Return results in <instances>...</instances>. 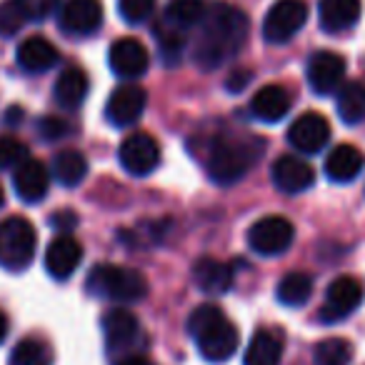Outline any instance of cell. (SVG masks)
<instances>
[{"mask_svg": "<svg viewBox=\"0 0 365 365\" xmlns=\"http://www.w3.org/2000/svg\"><path fill=\"white\" fill-rule=\"evenodd\" d=\"M250 33V21L240 8L215 3L205 11L193 43V61L200 71H218L243 51Z\"/></svg>", "mask_w": 365, "mask_h": 365, "instance_id": "6da1fadb", "label": "cell"}, {"mask_svg": "<svg viewBox=\"0 0 365 365\" xmlns=\"http://www.w3.org/2000/svg\"><path fill=\"white\" fill-rule=\"evenodd\" d=\"M188 333L198 345V353L208 363H225L240 345V333L225 313L213 303H203L190 313Z\"/></svg>", "mask_w": 365, "mask_h": 365, "instance_id": "7a4b0ae2", "label": "cell"}, {"mask_svg": "<svg viewBox=\"0 0 365 365\" xmlns=\"http://www.w3.org/2000/svg\"><path fill=\"white\" fill-rule=\"evenodd\" d=\"M260 155H263V140L260 138L218 135L208 145L205 170H208L210 180L228 188L260 160Z\"/></svg>", "mask_w": 365, "mask_h": 365, "instance_id": "3957f363", "label": "cell"}, {"mask_svg": "<svg viewBox=\"0 0 365 365\" xmlns=\"http://www.w3.org/2000/svg\"><path fill=\"white\" fill-rule=\"evenodd\" d=\"M205 11L208 6L203 0H170L168 3L163 18L155 23V38L165 63H178L182 48L188 43L190 31L200 26Z\"/></svg>", "mask_w": 365, "mask_h": 365, "instance_id": "277c9868", "label": "cell"}, {"mask_svg": "<svg viewBox=\"0 0 365 365\" xmlns=\"http://www.w3.org/2000/svg\"><path fill=\"white\" fill-rule=\"evenodd\" d=\"M86 288L96 298L113 303H138L148 295V280L135 268H123L115 263H101L88 273Z\"/></svg>", "mask_w": 365, "mask_h": 365, "instance_id": "5b68a950", "label": "cell"}, {"mask_svg": "<svg viewBox=\"0 0 365 365\" xmlns=\"http://www.w3.org/2000/svg\"><path fill=\"white\" fill-rule=\"evenodd\" d=\"M38 233L33 223L23 215H11L0 220V268L26 270L36 258Z\"/></svg>", "mask_w": 365, "mask_h": 365, "instance_id": "8992f818", "label": "cell"}, {"mask_svg": "<svg viewBox=\"0 0 365 365\" xmlns=\"http://www.w3.org/2000/svg\"><path fill=\"white\" fill-rule=\"evenodd\" d=\"M101 325H103V335H106L108 353L113 355V360H120L125 355H135L138 345L145 343L140 330V320L128 308H110L103 315Z\"/></svg>", "mask_w": 365, "mask_h": 365, "instance_id": "52a82bcc", "label": "cell"}, {"mask_svg": "<svg viewBox=\"0 0 365 365\" xmlns=\"http://www.w3.org/2000/svg\"><path fill=\"white\" fill-rule=\"evenodd\" d=\"M308 21V3L305 0H275L263 21V38L270 46H283Z\"/></svg>", "mask_w": 365, "mask_h": 365, "instance_id": "ba28073f", "label": "cell"}, {"mask_svg": "<svg viewBox=\"0 0 365 365\" xmlns=\"http://www.w3.org/2000/svg\"><path fill=\"white\" fill-rule=\"evenodd\" d=\"M363 298H365V288L358 278H353V275H340V278H335L333 283L328 285V290H325V303L318 313L320 323L333 325V323L345 320L348 315H353L355 310L360 308Z\"/></svg>", "mask_w": 365, "mask_h": 365, "instance_id": "9c48e42d", "label": "cell"}, {"mask_svg": "<svg viewBox=\"0 0 365 365\" xmlns=\"http://www.w3.org/2000/svg\"><path fill=\"white\" fill-rule=\"evenodd\" d=\"M295 228L288 218L283 215H265V218L255 220L248 230V245L258 255H283L285 250L293 245Z\"/></svg>", "mask_w": 365, "mask_h": 365, "instance_id": "30bf717a", "label": "cell"}, {"mask_svg": "<svg viewBox=\"0 0 365 365\" xmlns=\"http://www.w3.org/2000/svg\"><path fill=\"white\" fill-rule=\"evenodd\" d=\"M160 145L150 133H130L118 148V160L123 170L135 178H145L160 165Z\"/></svg>", "mask_w": 365, "mask_h": 365, "instance_id": "8fae6325", "label": "cell"}, {"mask_svg": "<svg viewBox=\"0 0 365 365\" xmlns=\"http://www.w3.org/2000/svg\"><path fill=\"white\" fill-rule=\"evenodd\" d=\"M308 86L313 88L315 96H330L345 81V58L333 51H318L310 56L308 68H305Z\"/></svg>", "mask_w": 365, "mask_h": 365, "instance_id": "7c38bea8", "label": "cell"}, {"mask_svg": "<svg viewBox=\"0 0 365 365\" xmlns=\"http://www.w3.org/2000/svg\"><path fill=\"white\" fill-rule=\"evenodd\" d=\"M330 140V123L320 113H303L300 118H295L293 125L288 128V143L298 153L313 155L320 153Z\"/></svg>", "mask_w": 365, "mask_h": 365, "instance_id": "4fadbf2b", "label": "cell"}, {"mask_svg": "<svg viewBox=\"0 0 365 365\" xmlns=\"http://www.w3.org/2000/svg\"><path fill=\"white\" fill-rule=\"evenodd\" d=\"M108 66L118 78L133 81V78H140L148 73L150 56L138 38H118L108 51Z\"/></svg>", "mask_w": 365, "mask_h": 365, "instance_id": "5bb4252c", "label": "cell"}, {"mask_svg": "<svg viewBox=\"0 0 365 365\" xmlns=\"http://www.w3.org/2000/svg\"><path fill=\"white\" fill-rule=\"evenodd\" d=\"M148 106V93L140 86H120L110 93L106 106V118L115 128H130L133 123L140 120Z\"/></svg>", "mask_w": 365, "mask_h": 365, "instance_id": "9a60e30c", "label": "cell"}, {"mask_svg": "<svg viewBox=\"0 0 365 365\" xmlns=\"http://www.w3.org/2000/svg\"><path fill=\"white\" fill-rule=\"evenodd\" d=\"M270 180L280 193L298 195L305 193L315 182V170L308 160L298 155H280L270 168Z\"/></svg>", "mask_w": 365, "mask_h": 365, "instance_id": "2e32d148", "label": "cell"}, {"mask_svg": "<svg viewBox=\"0 0 365 365\" xmlns=\"http://www.w3.org/2000/svg\"><path fill=\"white\" fill-rule=\"evenodd\" d=\"M13 188L23 203H41L51 188V173H48L46 163L31 155L18 163L16 173H13Z\"/></svg>", "mask_w": 365, "mask_h": 365, "instance_id": "e0dca14e", "label": "cell"}, {"mask_svg": "<svg viewBox=\"0 0 365 365\" xmlns=\"http://www.w3.org/2000/svg\"><path fill=\"white\" fill-rule=\"evenodd\" d=\"M61 31L68 36H93L103 26L101 0H68L61 8Z\"/></svg>", "mask_w": 365, "mask_h": 365, "instance_id": "ac0fdd59", "label": "cell"}, {"mask_svg": "<svg viewBox=\"0 0 365 365\" xmlns=\"http://www.w3.org/2000/svg\"><path fill=\"white\" fill-rule=\"evenodd\" d=\"M81 260H83V245L68 233L51 240V245L46 250V270L56 280L71 278L78 270V265H81Z\"/></svg>", "mask_w": 365, "mask_h": 365, "instance_id": "d6986e66", "label": "cell"}, {"mask_svg": "<svg viewBox=\"0 0 365 365\" xmlns=\"http://www.w3.org/2000/svg\"><path fill=\"white\" fill-rule=\"evenodd\" d=\"M365 168V155L360 148L350 145V143H340L325 158V178L333 182H350L360 175Z\"/></svg>", "mask_w": 365, "mask_h": 365, "instance_id": "ffe728a7", "label": "cell"}, {"mask_svg": "<svg viewBox=\"0 0 365 365\" xmlns=\"http://www.w3.org/2000/svg\"><path fill=\"white\" fill-rule=\"evenodd\" d=\"M18 66L26 73H46L61 61V53L53 46L48 38L43 36H31L18 46Z\"/></svg>", "mask_w": 365, "mask_h": 365, "instance_id": "44dd1931", "label": "cell"}, {"mask_svg": "<svg viewBox=\"0 0 365 365\" xmlns=\"http://www.w3.org/2000/svg\"><path fill=\"white\" fill-rule=\"evenodd\" d=\"M283 333L275 328H260L253 333L243 355V365H280L283 360Z\"/></svg>", "mask_w": 365, "mask_h": 365, "instance_id": "7402d4cb", "label": "cell"}, {"mask_svg": "<svg viewBox=\"0 0 365 365\" xmlns=\"http://www.w3.org/2000/svg\"><path fill=\"white\" fill-rule=\"evenodd\" d=\"M290 110V96L283 86H265L250 98V115L260 123H280Z\"/></svg>", "mask_w": 365, "mask_h": 365, "instance_id": "603a6c76", "label": "cell"}, {"mask_svg": "<svg viewBox=\"0 0 365 365\" xmlns=\"http://www.w3.org/2000/svg\"><path fill=\"white\" fill-rule=\"evenodd\" d=\"M360 0H320L318 18L320 28L325 33H345L358 23L360 18Z\"/></svg>", "mask_w": 365, "mask_h": 365, "instance_id": "cb8c5ba5", "label": "cell"}, {"mask_svg": "<svg viewBox=\"0 0 365 365\" xmlns=\"http://www.w3.org/2000/svg\"><path fill=\"white\" fill-rule=\"evenodd\" d=\"M193 280L203 293L223 295L233 288V268L215 258H198L193 265Z\"/></svg>", "mask_w": 365, "mask_h": 365, "instance_id": "d4e9b609", "label": "cell"}, {"mask_svg": "<svg viewBox=\"0 0 365 365\" xmlns=\"http://www.w3.org/2000/svg\"><path fill=\"white\" fill-rule=\"evenodd\" d=\"M88 91H91V83H88V76L83 68H66V71L58 76L56 88H53V96H56V103L66 110H78L83 106V101L88 98Z\"/></svg>", "mask_w": 365, "mask_h": 365, "instance_id": "484cf974", "label": "cell"}, {"mask_svg": "<svg viewBox=\"0 0 365 365\" xmlns=\"http://www.w3.org/2000/svg\"><path fill=\"white\" fill-rule=\"evenodd\" d=\"M335 108L345 125H358L365 118V86L360 81L343 83L335 96Z\"/></svg>", "mask_w": 365, "mask_h": 365, "instance_id": "4316f807", "label": "cell"}, {"mask_svg": "<svg viewBox=\"0 0 365 365\" xmlns=\"http://www.w3.org/2000/svg\"><path fill=\"white\" fill-rule=\"evenodd\" d=\"M56 355L46 338L41 335H28V338L18 340L16 348L11 350L8 365H53Z\"/></svg>", "mask_w": 365, "mask_h": 365, "instance_id": "83f0119b", "label": "cell"}, {"mask_svg": "<svg viewBox=\"0 0 365 365\" xmlns=\"http://www.w3.org/2000/svg\"><path fill=\"white\" fill-rule=\"evenodd\" d=\"M53 175H56V180L61 182V185H66V188L81 185L88 175L86 155L78 150H71V148H68V150H61L56 158H53Z\"/></svg>", "mask_w": 365, "mask_h": 365, "instance_id": "f1b7e54d", "label": "cell"}, {"mask_svg": "<svg viewBox=\"0 0 365 365\" xmlns=\"http://www.w3.org/2000/svg\"><path fill=\"white\" fill-rule=\"evenodd\" d=\"M310 295H313V278L308 273H288L275 288V298L285 308H303Z\"/></svg>", "mask_w": 365, "mask_h": 365, "instance_id": "f546056e", "label": "cell"}, {"mask_svg": "<svg viewBox=\"0 0 365 365\" xmlns=\"http://www.w3.org/2000/svg\"><path fill=\"white\" fill-rule=\"evenodd\" d=\"M315 365H348L353 360V343L345 338H325L313 350Z\"/></svg>", "mask_w": 365, "mask_h": 365, "instance_id": "4dcf8cb0", "label": "cell"}, {"mask_svg": "<svg viewBox=\"0 0 365 365\" xmlns=\"http://www.w3.org/2000/svg\"><path fill=\"white\" fill-rule=\"evenodd\" d=\"M155 11V0H118V13L130 26H140Z\"/></svg>", "mask_w": 365, "mask_h": 365, "instance_id": "1f68e13d", "label": "cell"}, {"mask_svg": "<svg viewBox=\"0 0 365 365\" xmlns=\"http://www.w3.org/2000/svg\"><path fill=\"white\" fill-rule=\"evenodd\" d=\"M26 23H28L26 16L21 13L16 0H3V3H0V36L13 38Z\"/></svg>", "mask_w": 365, "mask_h": 365, "instance_id": "d6a6232c", "label": "cell"}, {"mask_svg": "<svg viewBox=\"0 0 365 365\" xmlns=\"http://www.w3.org/2000/svg\"><path fill=\"white\" fill-rule=\"evenodd\" d=\"M28 158V148L23 140L13 135L0 138V170H11L18 163H23Z\"/></svg>", "mask_w": 365, "mask_h": 365, "instance_id": "836d02e7", "label": "cell"}, {"mask_svg": "<svg viewBox=\"0 0 365 365\" xmlns=\"http://www.w3.org/2000/svg\"><path fill=\"white\" fill-rule=\"evenodd\" d=\"M21 13L26 16V21H46L53 16V11L58 8V0H16Z\"/></svg>", "mask_w": 365, "mask_h": 365, "instance_id": "e575fe53", "label": "cell"}, {"mask_svg": "<svg viewBox=\"0 0 365 365\" xmlns=\"http://www.w3.org/2000/svg\"><path fill=\"white\" fill-rule=\"evenodd\" d=\"M38 133H41L43 140H58V138L68 135V123L61 120V118L46 115V118H41V123H38Z\"/></svg>", "mask_w": 365, "mask_h": 365, "instance_id": "d590c367", "label": "cell"}, {"mask_svg": "<svg viewBox=\"0 0 365 365\" xmlns=\"http://www.w3.org/2000/svg\"><path fill=\"white\" fill-rule=\"evenodd\" d=\"M250 81H253V73L245 71V68H235V71L228 76V81H225V88H228L230 93H240L248 88Z\"/></svg>", "mask_w": 365, "mask_h": 365, "instance_id": "8d00e7d4", "label": "cell"}, {"mask_svg": "<svg viewBox=\"0 0 365 365\" xmlns=\"http://www.w3.org/2000/svg\"><path fill=\"white\" fill-rule=\"evenodd\" d=\"M53 225H56V228L58 230H73V228H76V223H78V218H76V215H73V213H68V210H66V213H58V215H53Z\"/></svg>", "mask_w": 365, "mask_h": 365, "instance_id": "74e56055", "label": "cell"}, {"mask_svg": "<svg viewBox=\"0 0 365 365\" xmlns=\"http://www.w3.org/2000/svg\"><path fill=\"white\" fill-rule=\"evenodd\" d=\"M115 365H155L150 358H145L143 353H135V355H125V358L115 360Z\"/></svg>", "mask_w": 365, "mask_h": 365, "instance_id": "f35d334b", "label": "cell"}, {"mask_svg": "<svg viewBox=\"0 0 365 365\" xmlns=\"http://www.w3.org/2000/svg\"><path fill=\"white\" fill-rule=\"evenodd\" d=\"M8 328H11V323H8V315L0 310V343L8 338Z\"/></svg>", "mask_w": 365, "mask_h": 365, "instance_id": "ab89813d", "label": "cell"}, {"mask_svg": "<svg viewBox=\"0 0 365 365\" xmlns=\"http://www.w3.org/2000/svg\"><path fill=\"white\" fill-rule=\"evenodd\" d=\"M3 203H6V193H3V185H0V208H3Z\"/></svg>", "mask_w": 365, "mask_h": 365, "instance_id": "60d3db41", "label": "cell"}]
</instances>
